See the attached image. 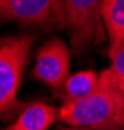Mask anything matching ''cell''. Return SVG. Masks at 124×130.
Returning a JSON list of instances; mask_svg holds the SVG:
<instances>
[{"mask_svg": "<svg viewBox=\"0 0 124 130\" xmlns=\"http://www.w3.org/2000/svg\"><path fill=\"white\" fill-rule=\"evenodd\" d=\"M60 120L75 127L116 129L124 126V91L111 69L99 73L95 90L88 98L60 108Z\"/></svg>", "mask_w": 124, "mask_h": 130, "instance_id": "6da1fadb", "label": "cell"}, {"mask_svg": "<svg viewBox=\"0 0 124 130\" xmlns=\"http://www.w3.org/2000/svg\"><path fill=\"white\" fill-rule=\"evenodd\" d=\"M31 43L33 37L29 35L0 40V115L13 113L22 108L17 91Z\"/></svg>", "mask_w": 124, "mask_h": 130, "instance_id": "7a4b0ae2", "label": "cell"}, {"mask_svg": "<svg viewBox=\"0 0 124 130\" xmlns=\"http://www.w3.org/2000/svg\"><path fill=\"white\" fill-rule=\"evenodd\" d=\"M0 20L44 29H67L64 0H0Z\"/></svg>", "mask_w": 124, "mask_h": 130, "instance_id": "3957f363", "label": "cell"}, {"mask_svg": "<svg viewBox=\"0 0 124 130\" xmlns=\"http://www.w3.org/2000/svg\"><path fill=\"white\" fill-rule=\"evenodd\" d=\"M103 0H64L67 29L71 31L72 47L76 52L85 50L101 39V4Z\"/></svg>", "mask_w": 124, "mask_h": 130, "instance_id": "277c9868", "label": "cell"}, {"mask_svg": "<svg viewBox=\"0 0 124 130\" xmlns=\"http://www.w3.org/2000/svg\"><path fill=\"white\" fill-rule=\"evenodd\" d=\"M69 64L71 53L65 43L60 39H52L39 50L33 74L54 89H63L69 78Z\"/></svg>", "mask_w": 124, "mask_h": 130, "instance_id": "5b68a950", "label": "cell"}, {"mask_svg": "<svg viewBox=\"0 0 124 130\" xmlns=\"http://www.w3.org/2000/svg\"><path fill=\"white\" fill-rule=\"evenodd\" d=\"M60 120V109L42 102L29 104L17 120L4 130H47Z\"/></svg>", "mask_w": 124, "mask_h": 130, "instance_id": "8992f818", "label": "cell"}, {"mask_svg": "<svg viewBox=\"0 0 124 130\" xmlns=\"http://www.w3.org/2000/svg\"><path fill=\"white\" fill-rule=\"evenodd\" d=\"M101 18L110 39L108 53L124 46V0H103Z\"/></svg>", "mask_w": 124, "mask_h": 130, "instance_id": "52a82bcc", "label": "cell"}, {"mask_svg": "<svg viewBox=\"0 0 124 130\" xmlns=\"http://www.w3.org/2000/svg\"><path fill=\"white\" fill-rule=\"evenodd\" d=\"M99 81V73L93 70L78 72L65 81L63 86V99L64 104L82 100L92 94Z\"/></svg>", "mask_w": 124, "mask_h": 130, "instance_id": "ba28073f", "label": "cell"}, {"mask_svg": "<svg viewBox=\"0 0 124 130\" xmlns=\"http://www.w3.org/2000/svg\"><path fill=\"white\" fill-rule=\"evenodd\" d=\"M111 57V72L119 85V87L124 91V46L118 48L112 53H108Z\"/></svg>", "mask_w": 124, "mask_h": 130, "instance_id": "9c48e42d", "label": "cell"}, {"mask_svg": "<svg viewBox=\"0 0 124 130\" xmlns=\"http://www.w3.org/2000/svg\"><path fill=\"white\" fill-rule=\"evenodd\" d=\"M65 130H85L82 127H75V129H65Z\"/></svg>", "mask_w": 124, "mask_h": 130, "instance_id": "30bf717a", "label": "cell"}]
</instances>
